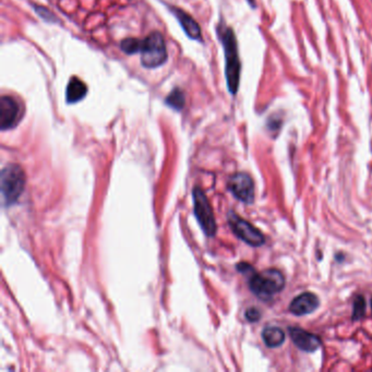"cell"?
I'll use <instances>...</instances> for the list:
<instances>
[{
    "label": "cell",
    "mask_w": 372,
    "mask_h": 372,
    "mask_svg": "<svg viewBox=\"0 0 372 372\" xmlns=\"http://www.w3.org/2000/svg\"><path fill=\"white\" fill-rule=\"evenodd\" d=\"M248 2L251 4V6H252V7H255V4H254V3H255V0H248Z\"/></svg>",
    "instance_id": "obj_20"
},
{
    "label": "cell",
    "mask_w": 372,
    "mask_h": 372,
    "mask_svg": "<svg viewBox=\"0 0 372 372\" xmlns=\"http://www.w3.org/2000/svg\"><path fill=\"white\" fill-rule=\"evenodd\" d=\"M87 94V86L82 80L72 78L66 88V100L69 104H76L85 98Z\"/></svg>",
    "instance_id": "obj_12"
},
{
    "label": "cell",
    "mask_w": 372,
    "mask_h": 372,
    "mask_svg": "<svg viewBox=\"0 0 372 372\" xmlns=\"http://www.w3.org/2000/svg\"><path fill=\"white\" fill-rule=\"evenodd\" d=\"M165 102L170 108H173L175 110H181L184 107L185 103L184 94L180 88H174V90L168 94Z\"/></svg>",
    "instance_id": "obj_14"
},
{
    "label": "cell",
    "mask_w": 372,
    "mask_h": 372,
    "mask_svg": "<svg viewBox=\"0 0 372 372\" xmlns=\"http://www.w3.org/2000/svg\"><path fill=\"white\" fill-rule=\"evenodd\" d=\"M262 339L266 347H280L285 342V333L277 326H266L262 331Z\"/></svg>",
    "instance_id": "obj_13"
},
{
    "label": "cell",
    "mask_w": 372,
    "mask_h": 372,
    "mask_svg": "<svg viewBox=\"0 0 372 372\" xmlns=\"http://www.w3.org/2000/svg\"><path fill=\"white\" fill-rule=\"evenodd\" d=\"M285 287V277L277 269L255 272L249 276V288L260 299L267 300Z\"/></svg>",
    "instance_id": "obj_2"
},
{
    "label": "cell",
    "mask_w": 372,
    "mask_h": 372,
    "mask_svg": "<svg viewBox=\"0 0 372 372\" xmlns=\"http://www.w3.org/2000/svg\"><path fill=\"white\" fill-rule=\"evenodd\" d=\"M237 270L244 275H248V276H250L251 274H254L256 272L254 267L248 263H239L237 265Z\"/></svg>",
    "instance_id": "obj_19"
},
{
    "label": "cell",
    "mask_w": 372,
    "mask_h": 372,
    "mask_svg": "<svg viewBox=\"0 0 372 372\" xmlns=\"http://www.w3.org/2000/svg\"><path fill=\"white\" fill-rule=\"evenodd\" d=\"M34 9H35V11L37 13H39V16L43 18V20L49 21V22H53L54 21V19H53L54 18V14H51L46 8H43V7H37V6H35Z\"/></svg>",
    "instance_id": "obj_18"
},
{
    "label": "cell",
    "mask_w": 372,
    "mask_h": 372,
    "mask_svg": "<svg viewBox=\"0 0 372 372\" xmlns=\"http://www.w3.org/2000/svg\"><path fill=\"white\" fill-rule=\"evenodd\" d=\"M141 46H142V41L139 39H135V37H128V39H125L120 44L121 50L127 55H133V54L140 53Z\"/></svg>",
    "instance_id": "obj_16"
},
{
    "label": "cell",
    "mask_w": 372,
    "mask_h": 372,
    "mask_svg": "<svg viewBox=\"0 0 372 372\" xmlns=\"http://www.w3.org/2000/svg\"><path fill=\"white\" fill-rule=\"evenodd\" d=\"M140 53L141 64L147 69L159 68L168 59L166 43L160 32H152L142 40Z\"/></svg>",
    "instance_id": "obj_3"
},
{
    "label": "cell",
    "mask_w": 372,
    "mask_h": 372,
    "mask_svg": "<svg viewBox=\"0 0 372 372\" xmlns=\"http://www.w3.org/2000/svg\"><path fill=\"white\" fill-rule=\"evenodd\" d=\"M228 223L234 234L251 247H261L265 242V238L260 230L234 212H229Z\"/></svg>",
    "instance_id": "obj_5"
},
{
    "label": "cell",
    "mask_w": 372,
    "mask_h": 372,
    "mask_svg": "<svg viewBox=\"0 0 372 372\" xmlns=\"http://www.w3.org/2000/svg\"><path fill=\"white\" fill-rule=\"evenodd\" d=\"M20 106L16 99L5 95L0 99V128L3 131L13 128L19 121Z\"/></svg>",
    "instance_id": "obj_8"
},
{
    "label": "cell",
    "mask_w": 372,
    "mask_h": 372,
    "mask_svg": "<svg viewBox=\"0 0 372 372\" xmlns=\"http://www.w3.org/2000/svg\"><path fill=\"white\" fill-rule=\"evenodd\" d=\"M371 310H372V298H371Z\"/></svg>",
    "instance_id": "obj_21"
},
{
    "label": "cell",
    "mask_w": 372,
    "mask_h": 372,
    "mask_svg": "<svg viewBox=\"0 0 372 372\" xmlns=\"http://www.w3.org/2000/svg\"><path fill=\"white\" fill-rule=\"evenodd\" d=\"M221 40L225 53V74L228 91L232 94H236L239 87L241 65L239 55H238L237 40L233 29L229 27L225 28L221 33Z\"/></svg>",
    "instance_id": "obj_1"
},
{
    "label": "cell",
    "mask_w": 372,
    "mask_h": 372,
    "mask_svg": "<svg viewBox=\"0 0 372 372\" xmlns=\"http://www.w3.org/2000/svg\"><path fill=\"white\" fill-rule=\"evenodd\" d=\"M320 306L318 296L314 293H302L298 295L289 303V311L297 317L310 315L315 312Z\"/></svg>",
    "instance_id": "obj_10"
},
{
    "label": "cell",
    "mask_w": 372,
    "mask_h": 372,
    "mask_svg": "<svg viewBox=\"0 0 372 372\" xmlns=\"http://www.w3.org/2000/svg\"><path fill=\"white\" fill-rule=\"evenodd\" d=\"M170 9H172V12L175 14V17L177 18L178 22H179L184 33L187 34L188 37L196 41H200L202 39V32H201V28L198 24V22L195 19L190 17L187 12H184L181 9L175 8V7H172Z\"/></svg>",
    "instance_id": "obj_11"
},
{
    "label": "cell",
    "mask_w": 372,
    "mask_h": 372,
    "mask_svg": "<svg viewBox=\"0 0 372 372\" xmlns=\"http://www.w3.org/2000/svg\"><path fill=\"white\" fill-rule=\"evenodd\" d=\"M366 314V299L362 295H357L353 302V315L352 319L354 321H359Z\"/></svg>",
    "instance_id": "obj_15"
},
{
    "label": "cell",
    "mask_w": 372,
    "mask_h": 372,
    "mask_svg": "<svg viewBox=\"0 0 372 372\" xmlns=\"http://www.w3.org/2000/svg\"><path fill=\"white\" fill-rule=\"evenodd\" d=\"M193 204H195V214L200 226L206 235L213 236L216 232L214 213L204 192L199 188L193 190Z\"/></svg>",
    "instance_id": "obj_6"
},
{
    "label": "cell",
    "mask_w": 372,
    "mask_h": 372,
    "mask_svg": "<svg viewBox=\"0 0 372 372\" xmlns=\"http://www.w3.org/2000/svg\"><path fill=\"white\" fill-rule=\"evenodd\" d=\"M228 188L233 196L245 204H251L255 201V182L250 175L237 173L230 177Z\"/></svg>",
    "instance_id": "obj_7"
},
{
    "label": "cell",
    "mask_w": 372,
    "mask_h": 372,
    "mask_svg": "<svg viewBox=\"0 0 372 372\" xmlns=\"http://www.w3.org/2000/svg\"><path fill=\"white\" fill-rule=\"evenodd\" d=\"M245 319L248 320L249 322L254 323V322H258L260 319H261V312H260V310L256 307H251L249 309H247V311H245Z\"/></svg>",
    "instance_id": "obj_17"
},
{
    "label": "cell",
    "mask_w": 372,
    "mask_h": 372,
    "mask_svg": "<svg viewBox=\"0 0 372 372\" xmlns=\"http://www.w3.org/2000/svg\"><path fill=\"white\" fill-rule=\"evenodd\" d=\"M25 176L17 165H8L2 172V192L7 204L14 203L24 190Z\"/></svg>",
    "instance_id": "obj_4"
},
{
    "label": "cell",
    "mask_w": 372,
    "mask_h": 372,
    "mask_svg": "<svg viewBox=\"0 0 372 372\" xmlns=\"http://www.w3.org/2000/svg\"><path fill=\"white\" fill-rule=\"evenodd\" d=\"M288 333L293 343L302 352L314 353L322 345V340L318 335L300 327H289Z\"/></svg>",
    "instance_id": "obj_9"
}]
</instances>
